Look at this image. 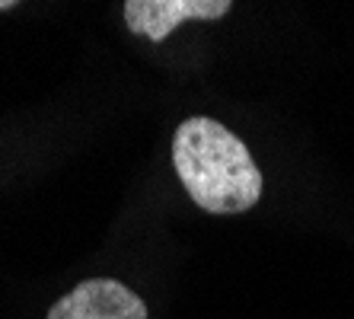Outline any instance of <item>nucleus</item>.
Returning a JSON list of instances; mask_svg holds the SVG:
<instances>
[{
    "mask_svg": "<svg viewBox=\"0 0 354 319\" xmlns=\"http://www.w3.org/2000/svg\"><path fill=\"white\" fill-rule=\"evenodd\" d=\"M173 163L201 211L239 214L256 208L262 198V172L249 147L214 118L195 115L176 128Z\"/></svg>",
    "mask_w": 354,
    "mask_h": 319,
    "instance_id": "obj_1",
    "label": "nucleus"
},
{
    "mask_svg": "<svg viewBox=\"0 0 354 319\" xmlns=\"http://www.w3.org/2000/svg\"><path fill=\"white\" fill-rule=\"evenodd\" d=\"M48 319H147V303L122 281L93 278L61 297Z\"/></svg>",
    "mask_w": 354,
    "mask_h": 319,
    "instance_id": "obj_2",
    "label": "nucleus"
},
{
    "mask_svg": "<svg viewBox=\"0 0 354 319\" xmlns=\"http://www.w3.org/2000/svg\"><path fill=\"white\" fill-rule=\"evenodd\" d=\"M233 0H124V26L134 35L163 42L185 19H221Z\"/></svg>",
    "mask_w": 354,
    "mask_h": 319,
    "instance_id": "obj_3",
    "label": "nucleus"
},
{
    "mask_svg": "<svg viewBox=\"0 0 354 319\" xmlns=\"http://www.w3.org/2000/svg\"><path fill=\"white\" fill-rule=\"evenodd\" d=\"M19 0H0V10H10V7H17Z\"/></svg>",
    "mask_w": 354,
    "mask_h": 319,
    "instance_id": "obj_4",
    "label": "nucleus"
}]
</instances>
